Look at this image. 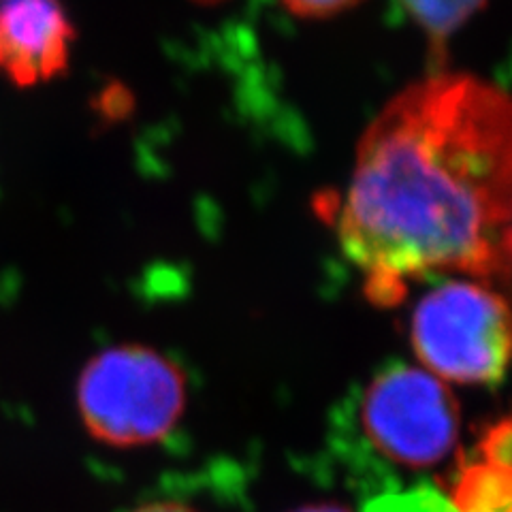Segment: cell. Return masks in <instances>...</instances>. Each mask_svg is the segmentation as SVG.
Returning a JSON list of instances; mask_svg holds the SVG:
<instances>
[{
	"instance_id": "12",
	"label": "cell",
	"mask_w": 512,
	"mask_h": 512,
	"mask_svg": "<svg viewBox=\"0 0 512 512\" xmlns=\"http://www.w3.org/2000/svg\"><path fill=\"white\" fill-rule=\"evenodd\" d=\"M293 512H352L348 510L346 506H340V504H310V506H303V508H297Z\"/></svg>"
},
{
	"instance_id": "8",
	"label": "cell",
	"mask_w": 512,
	"mask_h": 512,
	"mask_svg": "<svg viewBox=\"0 0 512 512\" xmlns=\"http://www.w3.org/2000/svg\"><path fill=\"white\" fill-rule=\"evenodd\" d=\"M365 512H455V508L442 491L419 485L408 491L380 495L367 504Z\"/></svg>"
},
{
	"instance_id": "10",
	"label": "cell",
	"mask_w": 512,
	"mask_h": 512,
	"mask_svg": "<svg viewBox=\"0 0 512 512\" xmlns=\"http://www.w3.org/2000/svg\"><path fill=\"white\" fill-rule=\"evenodd\" d=\"M282 3L297 18H331L359 5L361 0H282Z\"/></svg>"
},
{
	"instance_id": "3",
	"label": "cell",
	"mask_w": 512,
	"mask_h": 512,
	"mask_svg": "<svg viewBox=\"0 0 512 512\" xmlns=\"http://www.w3.org/2000/svg\"><path fill=\"white\" fill-rule=\"evenodd\" d=\"M416 359L444 382H500L510 355V312L489 286L448 280L416 303L410 320Z\"/></svg>"
},
{
	"instance_id": "13",
	"label": "cell",
	"mask_w": 512,
	"mask_h": 512,
	"mask_svg": "<svg viewBox=\"0 0 512 512\" xmlns=\"http://www.w3.org/2000/svg\"><path fill=\"white\" fill-rule=\"evenodd\" d=\"M197 3H203V5H212V3H220V0H197Z\"/></svg>"
},
{
	"instance_id": "4",
	"label": "cell",
	"mask_w": 512,
	"mask_h": 512,
	"mask_svg": "<svg viewBox=\"0 0 512 512\" xmlns=\"http://www.w3.org/2000/svg\"><path fill=\"white\" fill-rule=\"evenodd\" d=\"M359 419L376 451L406 468H429L459 442V404L446 382L421 367L389 365L367 384Z\"/></svg>"
},
{
	"instance_id": "11",
	"label": "cell",
	"mask_w": 512,
	"mask_h": 512,
	"mask_svg": "<svg viewBox=\"0 0 512 512\" xmlns=\"http://www.w3.org/2000/svg\"><path fill=\"white\" fill-rule=\"evenodd\" d=\"M128 512H199V510L190 508L186 504H180V502H150V504L137 506Z\"/></svg>"
},
{
	"instance_id": "7",
	"label": "cell",
	"mask_w": 512,
	"mask_h": 512,
	"mask_svg": "<svg viewBox=\"0 0 512 512\" xmlns=\"http://www.w3.org/2000/svg\"><path fill=\"white\" fill-rule=\"evenodd\" d=\"M410 18L423 28L434 50H442L446 41L483 9L485 0H399Z\"/></svg>"
},
{
	"instance_id": "5",
	"label": "cell",
	"mask_w": 512,
	"mask_h": 512,
	"mask_svg": "<svg viewBox=\"0 0 512 512\" xmlns=\"http://www.w3.org/2000/svg\"><path fill=\"white\" fill-rule=\"evenodd\" d=\"M73 39L62 0H0V75L13 86H39L67 71Z\"/></svg>"
},
{
	"instance_id": "9",
	"label": "cell",
	"mask_w": 512,
	"mask_h": 512,
	"mask_svg": "<svg viewBox=\"0 0 512 512\" xmlns=\"http://www.w3.org/2000/svg\"><path fill=\"white\" fill-rule=\"evenodd\" d=\"M510 421L508 419H502L500 423L491 425L487 431L483 440L478 442V457H483L491 463H498V466H504V468H510V444H512V438H510Z\"/></svg>"
},
{
	"instance_id": "2",
	"label": "cell",
	"mask_w": 512,
	"mask_h": 512,
	"mask_svg": "<svg viewBox=\"0 0 512 512\" xmlns=\"http://www.w3.org/2000/svg\"><path fill=\"white\" fill-rule=\"evenodd\" d=\"M186 408L184 372L158 350L122 344L92 357L77 382L88 434L111 446L165 440Z\"/></svg>"
},
{
	"instance_id": "6",
	"label": "cell",
	"mask_w": 512,
	"mask_h": 512,
	"mask_svg": "<svg viewBox=\"0 0 512 512\" xmlns=\"http://www.w3.org/2000/svg\"><path fill=\"white\" fill-rule=\"evenodd\" d=\"M451 500L455 512H512V474L483 457L459 468Z\"/></svg>"
},
{
	"instance_id": "1",
	"label": "cell",
	"mask_w": 512,
	"mask_h": 512,
	"mask_svg": "<svg viewBox=\"0 0 512 512\" xmlns=\"http://www.w3.org/2000/svg\"><path fill=\"white\" fill-rule=\"evenodd\" d=\"M510 222L512 109L498 84L436 71L363 131L338 239L378 306L429 274L506 282Z\"/></svg>"
}]
</instances>
